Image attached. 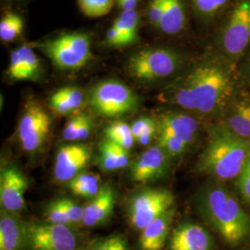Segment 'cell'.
Listing matches in <instances>:
<instances>
[{
	"instance_id": "6da1fadb",
	"label": "cell",
	"mask_w": 250,
	"mask_h": 250,
	"mask_svg": "<svg viewBox=\"0 0 250 250\" xmlns=\"http://www.w3.org/2000/svg\"><path fill=\"white\" fill-rule=\"evenodd\" d=\"M232 92V82L220 65L198 64L170 89L169 99L179 107L211 113L223 106Z\"/></svg>"
},
{
	"instance_id": "7a4b0ae2",
	"label": "cell",
	"mask_w": 250,
	"mask_h": 250,
	"mask_svg": "<svg viewBox=\"0 0 250 250\" xmlns=\"http://www.w3.org/2000/svg\"><path fill=\"white\" fill-rule=\"evenodd\" d=\"M197 208L206 222L231 247H238L250 236V215L224 187H207L199 195Z\"/></svg>"
},
{
	"instance_id": "3957f363",
	"label": "cell",
	"mask_w": 250,
	"mask_h": 250,
	"mask_svg": "<svg viewBox=\"0 0 250 250\" xmlns=\"http://www.w3.org/2000/svg\"><path fill=\"white\" fill-rule=\"evenodd\" d=\"M250 157V144L229 128L218 127L197 162V170L222 180L237 177Z\"/></svg>"
},
{
	"instance_id": "277c9868",
	"label": "cell",
	"mask_w": 250,
	"mask_h": 250,
	"mask_svg": "<svg viewBox=\"0 0 250 250\" xmlns=\"http://www.w3.org/2000/svg\"><path fill=\"white\" fill-rule=\"evenodd\" d=\"M38 46L62 70H78L92 58L89 36L79 32L64 33L40 43Z\"/></svg>"
},
{
	"instance_id": "5b68a950",
	"label": "cell",
	"mask_w": 250,
	"mask_h": 250,
	"mask_svg": "<svg viewBox=\"0 0 250 250\" xmlns=\"http://www.w3.org/2000/svg\"><path fill=\"white\" fill-rule=\"evenodd\" d=\"M88 103L99 115L116 118L134 111L138 107V98L124 83L107 80L100 82L90 90Z\"/></svg>"
},
{
	"instance_id": "8992f818",
	"label": "cell",
	"mask_w": 250,
	"mask_h": 250,
	"mask_svg": "<svg viewBox=\"0 0 250 250\" xmlns=\"http://www.w3.org/2000/svg\"><path fill=\"white\" fill-rule=\"evenodd\" d=\"M179 63L178 55L172 50L151 47L132 55L127 62V70L136 80H160L175 72Z\"/></svg>"
},
{
	"instance_id": "52a82bcc",
	"label": "cell",
	"mask_w": 250,
	"mask_h": 250,
	"mask_svg": "<svg viewBox=\"0 0 250 250\" xmlns=\"http://www.w3.org/2000/svg\"><path fill=\"white\" fill-rule=\"evenodd\" d=\"M174 205V197L166 189H144L130 198L127 206L129 224L134 230L142 231L155 219Z\"/></svg>"
},
{
	"instance_id": "ba28073f",
	"label": "cell",
	"mask_w": 250,
	"mask_h": 250,
	"mask_svg": "<svg viewBox=\"0 0 250 250\" xmlns=\"http://www.w3.org/2000/svg\"><path fill=\"white\" fill-rule=\"evenodd\" d=\"M51 125V118L44 107L36 101L27 102L18 126L21 148L29 153L40 150L49 135Z\"/></svg>"
},
{
	"instance_id": "9c48e42d",
	"label": "cell",
	"mask_w": 250,
	"mask_h": 250,
	"mask_svg": "<svg viewBox=\"0 0 250 250\" xmlns=\"http://www.w3.org/2000/svg\"><path fill=\"white\" fill-rule=\"evenodd\" d=\"M77 234L72 226L64 224H30L27 247L31 250H76Z\"/></svg>"
},
{
	"instance_id": "30bf717a",
	"label": "cell",
	"mask_w": 250,
	"mask_h": 250,
	"mask_svg": "<svg viewBox=\"0 0 250 250\" xmlns=\"http://www.w3.org/2000/svg\"><path fill=\"white\" fill-rule=\"evenodd\" d=\"M250 44V0L237 3L224 28L223 46L231 56L241 55Z\"/></svg>"
},
{
	"instance_id": "8fae6325",
	"label": "cell",
	"mask_w": 250,
	"mask_h": 250,
	"mask_svg": "<svg viewBox=\"0 0 250 250\" xmlns=\"http://www.w3.org/2000/svg\"><path fill=\"white\" fill-rule=\"evenodd\" d=\"M28 181L14 165L6 166L0 174V201L4 210L16 213L23 209Z\"/></svg>"
},
{
	"instance_id": "7c38bea8",
	"label": "cell",
	"mask_w": 250,
	"mask_h": 250,
	"mask_svg": "<svg viewBox=\"0 0 250 250\" xmlns=\"http://www.w3.org/2000/svg\"><path fill=\"white\" fill-rule=\"evenodd\" d=\"M91 159L87 146L82 144L65 145L57 153L54 163V176L59 182H70L82 172Z\"/></svg>"
},
{
	"instance_id": "4fadbf2b",
	"label": "cell",
	"mask_w": 250,
	"mask_h": 250,
	"mask_svg": "<svg viewBox=\"0 0 250 250\" xmlns=\"http://www.w3.org/2000/svg\"><path fill=\"white\" fill-rule=\"evenodd\" d=\"M170 158L158 145L148 147L133 162L131 178L140 184H147L161 178L168 170Z\"/></svg>"
},
{
	"instance_id": "5bb4252c",
	"label": "cell",
	"mask_w": 250,
	"mask_h": 250,
	"mask_svg": "<svg viewBox=\"0 0 250 250\" xmlns=\"http://www.w3.org/2000/svg\"><path fill=\"white\" fill-rule=\"evenodd\" d=\"M170 250H214L209 232L197 224H180L172 232Z\"/></svg>"
},
{
	"instance_id": "9a60e30c",
	"label": "cell",
	"mask_w": 250,
	"mask_h": 250,
	"mask_svg": "<svg viewBox=\"0 0 250 250\" xmlns=\"http://www.w3.org/2000/svg\"><path fill=\"white\" fill-rule=\"evenodd\" d=\"M115 203V190L107 184L102 185L98 195L83 207L82 224L86 227H96L105 224L112 214Z\"/></svg>"
},
{
	"instance_id": "2e32d148",
	"label": "cell",
	"mask_w": 250,
	"mask_h": 250,
	"mask_svg": "<svg viewBox=\"0 0 250 250\" xmlns=\"http://www.w3.org/2000/svg\"><path fill=\"white\" fill-rule=\"evenodd\" d=\"M158 134H169L183 140L188 146L193 143L198 131V123L187 114L165 112L156 120Z\"/></svg>"
},
{
	"instance_id": "e0dca14e",
	"label": "cell",
	"mask_w": 250,
	"mask_h": 250,
	"mask_svg": "<svg viewBox=\"0 0 250 250\" xmlns=\"http://www.w3.org/2000/svg\"><path fill=\"white\" fill-rule=\"evenodd\" d=\"M29 224L7 210L0 217V250H23L27 247Z\"/></svg>"
},
{
	"instance_id": "ac0fdd59",
	"label": "cell",
	"mask_w": 250,
	"mask_h": 250,
	"mask_svg": "<svg viewBox=\"0 0 250 250\" xmlns=\"http://www.w3.org/2000/svg\"><path fill=\"white\" fill-rule=\"evenodd\" d=\"M39 70V58L31 46L22 45L10 54L7 73L11 80H36Z\"/></svg>"
},
{
	"instance_id": "d6986e66",
	"label": "cell",
	"mask_w": 250,
	"mask_h": 250,
	"mask_svg": "<svg viewBox=\"0 0 250 250\" xmlns=\"http://www.w3.org/2000/svg\"><path fill=\"white\" fill-rule=\"evenodd\" d=\"M174 213V208H171L144 228L139 239L141 250H161L163 249L170 232Z\"/></svg>"
},
{
	"instance_id": "ffe728a7",
	"label": "cell",
	"mask_w": 250,
	"mask_h": 250,
	"mask_svg": "<svg viewBox=\"0 0 250 250\" xmlns=\"http://www.w3.org/2000/svg\"><path fill=\"white\" fill-rule=\"evenodd\" d=\"M84 101V95L78 87L66 86L57 90L48 99V106L56 114L68 115L79 109Z\"/></svg>"
},
{
	"instance_id": "44dd1931",
	"label": "cell",
	"mask_w": 250,
	"mask_h": 250,
	"mask_svg": "<svg viewBox=\"0 0 250 250\" xmlns=\"http://www.w3.org/2000/svg\"><path fill=\"white\" fill-rule=\"evenodd\" d=\"M99 164L105 171H115L129 165V153L124 147L104 139L99 143Z\"/></svg>"
},
{
	"instance_id": "7402d4cb",
	"label": "cell",
	"mask_w": 250,
	"mask_h": 250,
	"mask_svg": "<svg viewBox=\"0 0 250 250\" xmlns=\"http://www.w3.org/2000/svg\"><path fill=\"white\" fill-rule=\"evenodd\" d=\"M186 24V11L182 0H165L159 28L167 35H176Z\"/></svg>"
},
{
	"instance_id": "603a6c76",
	"label": "cell",
	"mask_w": 250,
	"mask_h": 250,
	"mask_svg": "<svg viewBox=\"0 0 250 250\" xmlns=\"http://www.w3.org/2000/svg\"><path fill=\"white\" fill-rule=\"evenodd\" d=\"M92 128L90 117L84 113H79L72 117L63 129V138L67 141H83L88 138Z\"/></svg>"
},
{
	"instance_id": "cb8c5ba5",
	"label": "cell",
	"mask_w": 250,
	"mask_h": 250,
	"mask_svg": "<svg viewBox=\"0 0 250 250\" xmlns=\"http://www.w3.org/2000/svg\"><path fill=\"white\" fill-rule=\"evenodd\" d=\"M229 129L244 139L250 138V102L241 101L235 105L229 118Z\"/></svg>"
},
{
	"instance_id": "d4e9b609",
	"label": "cell",
	"mask_w": 250,
	"mask_h": 250,
	"mask_svg": "<svg viewBox=\"0 0 250 250\" xmlns=\"http://www.w3.org/2000/svg\"><path fill=\"white\" fill-rule=\"evenodd\" d=\"M105 138L124 147L126 150L132 149L135 143L131 125L123 121H115L104 129Z\"/></svg>"
},
{
	"instance_id": "484cf974",
	"label": "cell",
	"mask_w": 250,
	"mask_h": 250,
	"mask_svg": "<svg viewBox=\"0 0 250 250\" xmlns=\"http://www.w3.org/2000/svg\"><path fill=\"white\" fill-rule=\"evenodd\" d=\"M113 25L124 36L125 45L133 44L137 37L139 25L138 12L135 9L122 11L120 16L115 20Z\"/></svg>"
},
{
	"instance_id": "4316f807",
	"label": "cell",
	"mask_w": 250,
	"mask_h": 250,
	"mask_svg": "<svg viewBox=\"0 0 250 250\" xmlns=\"http://www.w3.org/2000/svg\"><path fill=\"white\" fill-rule=\"evenodd\" d=\"M23 30V20L16 13H8L0 21V38L4 42L16 39Z\"/></svg>"
},
{
	"instance_id": "83f0119b",
	"label": "cell",
	"mask_w": 250,
	"mask_h": 250,
	"mask_svg": "<svg viewBox=\"0 0 250 250\" xmlns=\"http://www.w3.org/2000/svg\"><path fill=\"white\" fill-rule=\"evenodd\" d=\"M115 0H78L82 12L91 18L105 16L112 9Z\"/></svg>"
},
{
	"instance_id": "f1b7e54d",
	"label": "cell",
	"mask_w": 250,
	"mask_h": 250,
	"mask_svg": "<svg viewBox=\"0 0 250 250\" xmlns=\"http://www.w3.org/2000/svg\"><path fill=\"white\" fill-rule=\"evenodd\" d=\"M158 134V146L166 152L170 158L178 157L188 149V145L183 140L169 134Z\"/></svg>"
},
{
	"instance_id": "f546056e",
	"label": "cell",
	"mask_w": 250,
	"mask_h": 250,
	"mask_svg": "<svg viewBox=\"0 0 250 250\" xmlns=\"http://www.w3.org/2000/svg\"><path fill=\"white\" fill-rule=\"evenodd\" d=\"M90 250H131L125 237L113 234L94 243Z\"/></svg>"
},
{
	"instance_id": "4dcf8cb0",
	"label": "cell",
	"mask_w": 250,
	"mask_h": 250,
	"mask_svg": "<svg viewBox=\"0 0 250 250\" xmlns=\"http://www.w3.org/2000/svg\"><path fill=\"white\" fill-rule=\"evenodd\" d=\"M58 200L72 225L82 224L83 216V207L78 205L70 198H61Z\"/></svg>"
},
{
	"instance_id": "1f68e13d",
	"label": "cell",
	"mask_w": 250,
	"mask_h": 250,
	"mask_svg": "<svg viewBox=\"0 0 250 250\" xmlns=\"http://www.w3.org/2000/svg\"><path fill=\"white\" fill-rule=\"evenodd\" d=\"M45 217L48 223L52 224H64L72 226L71 222L69 221L67 215L65 214L62 206L59 200H56L48 206L45 209Z\"/></svg>"
},
{
	"instance_id": "d6a6232c",
	"label": "cell",
	"mask_w": 250,
	"mask_h": 250,
	"mask_svg": "<svg viewBox=\"0 0 250 250\" xmlns=\"http://www.w3.org/2000/svg\"><path fill=\"white\" fill-rule=\"evenodd\" d=\"M197 12L209 16L222 9L229 0H192Z\"/></svg>"
},
{
	"instance_id": "836d02e7",
	"label": "cell",
	"mask_w": 250,
	"mask_h": 250,
	"mask_svg": "<svg viewBox=\"0 0 250 250\" xmlns=\"http://www.w3.org/2000/svg\"><path fill=\"white\" fill-rule=\"evenodd\" d=\"M237 188L243 198L250 203V157L237 176Z\"/></svg>"
},
{
	"instance_id": "e575fe53",
	"label": "cell",
	"mask_w": 250,
	"mask_h": 250,
	"mask_svg": "<svg viewBox=\"0 0 250 250\" xmlns=\"http://www.w3.org/2000/svg\"><path fill=\"white\" fill-rule=\"evenodd\" d=\"M165 0H150L147 9L148 20L153 25L159 27L164 11Z\"/></svg>"
},
{
	"instance_id": "d590c367",
	"label": "cell",
	"mask_w": 250,
	"mask_h": 250,
	"mask_svg": "<svg viewBox=\"0 0 250 250\" xmlns=\"http://www.w3.org/2000/svg\"><path fill=\"white\" fill-rule=\"evenodd\" d=\"M100 176L96 173H88V172H81L76 175L74 178L68 183V187L70 189L78 188L82 186L100 184Z\"/></svg>"
},
{
	"instance_id": "8d00e7d4",
	"label": "cell",
	"mask_w": 250,
	"mask_h": 250,
	"mask_svg": "<svg viewBox=\"0 0 250 250\" xmlns=\"http://www.w3.org/2000/svg\"><path fill=\"white\" fill-rule=\"evenodd\" d=\"M102 185L100 184H94V185H87V186H82L78 188L70 189L75 196L78 197H86V198H93L98 195L99 190L101 189Z\"/></svg>"
},
{
	"instance_id": "74e56055",
	"label": "cell",
	"mask_w": 250,
	"mask_h": 250,
	"mask_svg": "<svg viewBox=\"0 0 250 250\" xmlns=\"http://www.w3.org/2000/svg\"><path fill=\"white\" fill-rule=\"evenodd\" d=\"M158 134V125L156 120H154L150 125H148L141 134L136 138L135 142L141 146H147L151 142L154 136Z\"/></svg>"
},
{
	"instance_id": "f35d334b",
	"label": "cell",
	"mask_w": 250,
	"mask_h": 250,
	"mask_svg": "<svg viewBox=\"0 0 250 250\" xmlns=\"http://www.w3.org/2000/svg\"><path fill=\"white\" fill-rule=\"evenodd\" d=\"M106 42L107 45L112 46H125L124 36L114 25H112L107 30Z\"/></svg>"
},
{
	"instance_id": "ab89813d",
	"label": "cell",
	"mask_w": 250,
	"mask_h": 250,
	"mask_svg": "<svg viewBox=\"0 0 250 250\" xmlns=\"http://www.w3.org/2000/svg\"><path fill=\"white\" fill-rule=\"evenodd\" d=\"M154 120L149 117H140L138 118L136 121H134L133 125H131V129L134 134V139L136 140V138L141 134L144 130L151 124Z\"/></svg>"
},
{
	"instance_id": "60d3db41",
	"label": "cell",
	"mask_w": 250,
	"mask_h": 250,
	"mask_svg": "<svg viewBox=\"0 0 250 250\" xmlns=\"http://www.w3.org/2000/svg\"><path fill=\"white\" fill-rule=\"evenodd\" d=\"M117 1H118L120 8L123 9V11L135 9L137 4H138L137 0H117Z\"/></svg>"
},
{
	"instance_id": "b9f144b4",
	"label": "cell",
	"mask_w": 250,
	"mask_h": 250,
	"mask_svg": "<svg viewBox=\"0 0 250 250\" xmlns=\"http://www.w3.org/2000/svg\"><path fill=\"white\" fill-rule=\"evenodd\" d=\"M90 250V249H86V250H80V249H78V250Z\"/></svg>"
},
{
	"instance_id": "7bdbcfd3",
	"label": "cell",
	"mask_w": 250,
	"mask_h": 250,
	"mask_svg": "<svg viewBox=\"0 0 250 250\" xmlns=\"http://www.w3.org/2000/svg\"><path fill=\"white\" fill-rule=\"evenodd\" d=\"M137 1H140V0H137Z\"/></svg>"
}]
</instances>
